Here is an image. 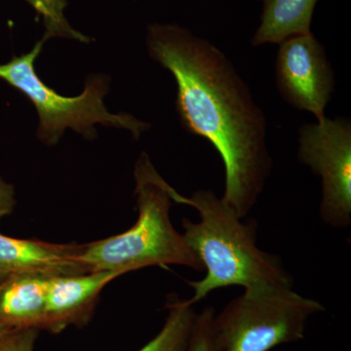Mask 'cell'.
<instances>
[{
  "instance_id": "6da1fadb",
  "label": "cell",
  "mask_w": 351,
  "mask_h": 351,
  "mask_svg": "<svg viewBox=\"0 0 351 351\" xmlns=\"http://www.w3.org/2000/svg\"><path fill=\"white\" fill-rule=\"evenodd\" d=\"M147 48L174 76L176 110L184 130L206 138L223 159L221 198L243 219L257 202L271 168L262 110L228 57L186 27L149 25Z\"/></svg>"
},
{
  "instance_id": "7a4b0ae2",
  "label": "cell",
  "mask_w": 351,
  "mask_h": 351,
  "mask_svg": "<svg viewBox=\"0 0 351 351\" xmlns=\"http://www.w3.org/2000/svg\"><path fill=\"white\" fill-rule=\"evenodd\" d=\"M174 202L189 205L199 214L198 223L182 219L184 242L196 254L207 274L189 281L195 290L193 306L212 291L228 286L293 287L292 277L280 258L257 246V223L242 221L237 212L211 191H198L186 197L171 189Z\"/></svg>"
},
{
  "instance_id": "3957f363",
  "label": "cell",
  "mask_w": 351,
  "mask_h": 351,
  "mask_svg": "<svg viewBox=\"0 0 351 351\" xmlns=\"http://www.w3.org/2000/svg\"><path fill=\"white\" fill-rule=\"evenodd\" d=\"M135 225L108 239L86 243L82 256L92 271H114L120 276L144 267L184 265L204 270L196 254L186 244L170 219L172 186L157 172L145 152L135 165Z\"/></svg>"
},
{
  "instance_id": "277c9868",
  "label": "cell",
  "mask_w": 351,
  "mask_h": 351,
  "mask_svg": "<svg viewBox=\"0 0 351 351\" xmlns=\"http://www.w3.org/2000/svg\"><path fill=\"white\" fill-rule=\"evenodd\" d=\"M45 41L43 38L29 52L0 64V80L19 90L36 108L39 117L36 135L40 142L53 147L69 128L93 141L97 138V124L126 129L136 140L151 128V124L128 113L108 112L104 104L110 91V78L107 75H90L84 91L76 97L62 96L46 85L34 68Z\"/></svg>"
},
{
  "instance_id": "5b68a950",
  "label": "cell",
  "mask_w": 351,
  "mask_h": 351,
  "mask_svg": "<svg viewBox=\"0 0 351 351\" xmlns=\"http://www.w3.org/2000/svg\"><path fill=\"white\" fill-rule=\"evenodd\" d=\"M325 307L292 287L245 288L219 314L210 328L211 351H269L304 339L306 323Z\"/></svg>"
},
{
  "instance_id": "8992f818",
  "label": "cell",
  "mask_w": 351,
  "mask_h": 351,
  "mask_svg": "<svg viewBox=\"0 0 351 351\" xmlns=\"http://www.w3.org/2000/svg\"><path fill=\"white\" fill-rule=\"evenodd\" d=\"M300 162L309 166L322 181L320 215L337 228L351 223V124L338 117L304 124L299 131Z\"/></svg>"
},
{
  "instance_id": "52a82bcc",
  "label": "cell",
  "mask_w": 351,
  "mask_h": 351,
  "mask_svg": "<svg viewBox=\"0 0 351 351\" xmlns=\"http://www.w3.org/2000/svg\"><path fill=\"white\" fill-rule=\"evenodd\" d=\"M276 84L293 107L323 121L335 87V75L322 44L311 32L280 43L276 59Z\"/></svg>"
},
{
  "instance_id": "ba28073f",
  "label": "cell",
  "mask_w": 351,
  "mask_h": 351,
  "mask_svg": "<svg viewBox=\"0 0 351 351\" xmlns=\"http://www.w3.org/2000/svg\"><path fill=\"white\" fill-rule=\"evenodd\" d=\"M86 243H49L0 233V269L9 274L53 278L92 271L82 262Z\"/></svg>"
},
{
  "instance_id": "9c48e42d",
  "label": "cell",
  "mask_w": 351,
  "mask_h": 351,
  "mask_svg": "<svg viewBox=\"0 0 351 351\" xmlns=\"http://www.w3.org/2000/svg\"><path fill=\"white\" fill-rule=\"evenodd\" d=\"M119 276L117 272L100 270L50 278L43 330L59 334L71 325L87 323L101 291Z\"/></svg>"
},
{
  "instance_id": "30bf717a",
  "label": "cell",
  "mask_w": 351,
  "mask_h": 351,
  "mask_svg": "<svg viewBox=\"0 0 351 351\" xmlns=\"http://www.w3.org/2000/svg\"><path fill=\"white\" fill-rule=\"evenodd\" d=\"M49 279L9 274L0 285V324L7 330H43Z\"/></svg>"
},
{
  "instance_id": "8fae6325",
  "label": "cell",
  "mask_w": 351,
  "mask_h": 351,
  "mask_svg": "<svg viewBox=\"0 0 351 351\" xmlns=\"http://www.w3.org/2000/svg\"><path fill=\"white\" fill-rule=\"evenodd\" d=\"M263 2L261 25L252 38L253 46L283 43L292 36L311 32V20L318 0H260Z\"/></svg>"
},
{
  "instance_id": "7c38bea8",
  "label": "cell",
  "mask_w": 351,
  "mask_h": 351,
  "mask_svg": "<svg viewBox=\"0 0 351 351\" xmlns=\"http://www.w3.org/2000/svg\"><path fill=\"white\" fill-rule=\"evenodd\" d=\"M161 331L138 351H188L197 314L188 302L172 298Z\"/></svg>"
},
{
  "instance_id": "4fadbf2b",
  "label": "cell",
  "mask_w": 351,
  "mask_h": 351,
  "mask_svg": "<svg viewBox=\"0 0 351 351\" xmlns=\"http://www.w3.org/2000/svg\"><path fill=\"white\" fill-rule=\"evenodd\" d=\"M40 16L44 25L45 34L43 38H60L73 39L83 43H89L90 38L82 32L76 31L66 20L64 9L68 6L66 0H25Z\"/></svg>"
},
{
  "instance_id": "5bb4252c",
  "label": "cell",
  "mask_w": 351,
  "mask_h": 351,
  "mask_svg": "<svg viewBox=\"0 0 351 351\" xmlns=\"http://www.w3.org/2000/svg\"><path fill=\"white\" fill-rule=\"evenodd\" d=\"M38 329L10 330L0 336V351H34Z\"/></svg>"
},
{
  "instance_id": "9a60e30c",
  "label": "cell",
  "mask_w": 351,
  "mask_h": 351,
  "mask_svg": "<svg viewBox=\"0 0 351 351\" xmlns=\"http://www.w3.org/2000/svg\"><path fill=\"white\" fill-rule=\"evenodd\" d=\"M214 314L215 311L212 307H206L202 313L197 314L188 351H211L210 328Z\"/></svg>"
},
{
  "instance_id": "2e32d148",
  "label": "cell",
  "mask_w": 351,
  "mask_h": 351,
  "mask_svg": "<svg viewBox=\"0 0 351 351\" xmlns=\"http://www.w3.org/2000/svg\"><path fill=\"white\" fill-rule=\"evenodd\" d=\"M15 205L14 186L0 176V221L12 213Z\"/></svg>"
},
{
  "instance_id": "e0dca14e",
  "label": "cell",
  "mask_w": 351,
  "mask_h": 351,
  "mask_svg": "<svg viewBox=\"0 0 351 351\" xmlns=\"http://www.w3.org/2000/svg\"><path fill=\"white\" fill-rule=\"evenodd\" d=\"M9 274H7L6 271H4L3 269H0V285L3 282L4 280L8 277Z\"/></svg>"
},
{
  "instance_id": "ac0fdd59",
  "label": "cell",
  "mask_w": 351,
  "mask_h": 351,
  "mask_svg": "<svg viewBox=\"0 0 351 351\" xmlns=\"http://www.w3.org/2000/svg\"><path fill=\"white\" fill-rule=\"evenodd\" d=\"M7 331H10V330H7L5 327L2 326V325L0 324V336L3 335L4 332H6Z\"/></svg>"
}]
</instances>
